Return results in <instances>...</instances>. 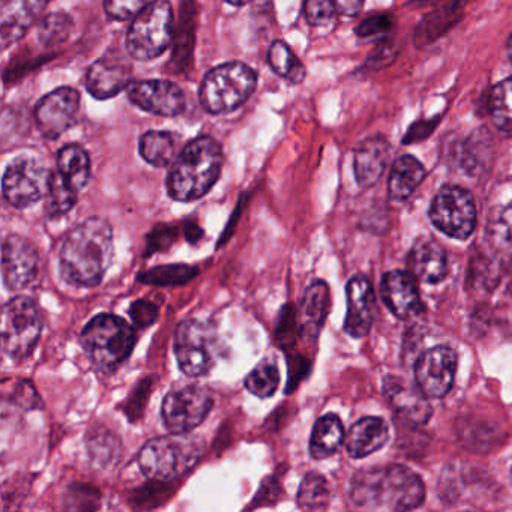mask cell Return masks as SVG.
<instances>
[{"instance_id": "12", "label": "cell", "mask_w": 512, "mask_h": 512, "mask_svg": "<svg viewBox=\"0 0 512 512\" xmlns=\"http://www.w3.org/2000/svg\"><path fill=\"white\" fill-rule=\"evenodd\" d=\"M212 407L211 392L200 386H185L166 395L161 418L170 433H190L205 421Z\"/></svg>"}, {"instance_id": "33", "label": "cell", "mask_w": 512, "mask_h": 512, "mask_svg": "<svg viewBox=\"0 0 512 512\" xmlns=\"http://www.w3.org/2000/svg\"><path fill=\"white\" fill-rule=\"evenodd\" d=\"M329 500H331V488L328 481L320 473H307L298 491L299 508L320 511L329 505Z\"/></svg>"}, {"instance_id": "8", "label": "cell", "mask_w": 512, "mask_h": 512, "mask_svg": "<svg viewBox=\"0 0 512 512\" xmlns=\"http://www.w3.org/2000/svg\"><path fill=\"white\" fill-rule=\"evenodd\" d=\"M41 322L37 305L28 296H17L2 310V346L13 359H25L40 340Z\"/></svg>"}, {"instance_id": "4", "label": "cell", "mask_w": 512, "mask_h": 512, "mask_svg": "<svg viewBox=\"0 0 512 512\" xmlns=\"http://www.w3.org/2000/svg\"><path fill=\"white\" fill-rule=\"evenodd\" d=\"M80 343L94 367L112 371L133 352L136 331L122 317L98 314L83 328Z\"/></svg>"}, {"instance_id": "10", "label": "cell", "mask_w": 512, "mask_h": 512, "mask_svg": "<svg viewBox=\"0 0 512 512\" xmlns=\"http://www.w3.org/2000/svg\"><path fill=\"white\" fill-rule=\"evenodd\" d=\"M50 179L52 170L40 158L28 155L16 158L4 173L2 190L5 200L14 208H29L47 196Z\"/></svg>"}, {"instance_id": "34", "label": "cell", "mask_w": 512, "mask_h": 512, "mask_svg": "<svg viewBox=\"0 0 512 512\" xmlns=\"http://www.w3.org/2000/svg\"><path fill=\"white\" fill-rule=\"evenodd\" d=\"M280 385V371L271 361H263L248 374L245 388L259 398H269L277 392Z\"/></svg>"}, {"instance_id": "37", "label": "cell", "mask_w": 512, "mask_h": 512, "mask_svg": "<svg viewBox=\"0 0 512 512\" xmlns=\"http://www.w3.org/2000/svg\"><path fill=\"white\" fill-rule=\"evenodd\" d=\"M157 0H104L107 16L115 22L136 19L142 11L151 7Z\"/></svg>"}, {"instance_id": "40", "label": "cell", "mask_w": 512, "mask_h": 512, "mask_svg": "<svg viewBox=\"0 0 512 512\" xmlns=\"http://www.w3.org/2000/svg\"><path fill=\"white\" fill-rule=\"evenodd\" d=\"M131 319L140 328H148L157 320L158 307L149 301L134 302L130 310Z\"/></svg>"}, {"instance_id": "3", "label": "cell", "mask_w": 512, "mask_h": 512, "mask_svg": "<svg viewBox=\"0 0 512 512\" xmlns=\"http://www.w3.org/2000/svg\"><path fill=\"white\" fill-rule=\"evenodd\" d=\"M220 143L211 136H200L184 146L167 176V193L176 202H196L217 184L223 170Z\"/></svg>"}, {"instance_id": "1", "label": "cell", "mask_w": 512, "mask_h": 512, "mask_svg": "<svg viewBox=\"0 0 512 512\" xmlns=\"http://www.w3.org/2000/svg\"><path fill=\"white\" fill-rule=\"evenodd\" d=\"M113 257V230L109 221L91 217L74 227L59 253L61 275L68 284L95 287L103 281Z\"/></svg>"}, {"instance_id": "32", "label": "cell", "mask_w": 512, "mask_h": 512, "mask_svg": "<svg viewBox=\"0 0 512 512\" xmlns=\"http://www.w3.org/2000/svg\"><path fill=\"white\" fill-rule=\"evenodd\" d=\"M79 191L71 187L58 170L52 172L49 191L46 196V211L50 218L64 217L76 206Z\"/></svg>"}, {"instance_id": "2", "label": "cell", "mask_w": 512, "mask_h": 512, "mask_svg": "<svg viewBox=\"0 0 512 512\" xmlns=\"http://www.w3.org/2000/svg\"><path fill=\"white\" fill-rule=\"evenodd\" d=\"M350 496L361 508L412 511L424 503L425 487L415 472L391 464L356 473Z\"/></svg>"}, {"instance_id": "13", "label": "cell", "mask_w": 512, "mask_h": 512, "mask_svg": "<svg viewBox=\"0 0 512 512\" xmlns=\"http://www.w3.org/2000/svg\"><path fill=\"white\" fill-rule=\"evenodd\" d=\"M80 112V94L70 86L55 89L35 107V122L44 139L56 140L67 133Z\"/></svg>"}, {"instance_id": "30", "label": "cell", "mask_w": 512, "mask_h": 512, "mask_svg": "<svg viewBox=\"0 0 512 512\" xmlns=\"http://www.w3.org/2000/svg\"><path fill=\"white\" fill-rule=\"evenodd\" d=\"M268 64L275 74L293 85H299L307 77L304 64L284 41H274L268 50Z\"/></svg>"}, {"instance_id": "41", "label": "cell", "mask_w": 512, "mask_h": 512, "mask_svg": "<svg viewBox=\"0 0 512 512\" xmlns=\"http://www.w3.org/2000/svg\"><path fill=\"white\" fill-rule=\"evenodd\" d=\"M392 28V20L389 16H373L365 19L359 25L356 34L362 38L376 37V35L386 34Z\"/></svg>"}, {"instance_id": "15", "label": "cell", "mask_w": 512, "mask_h": 512, "mask_svg": "<svg viewBox=\"0 0 512 512\" xmlns=\"http://www.w3.org/2000/svg\"><path fill=\"white\" fill-rule=\"evenodd\" d=\"M127 94L134 106L164 118L181 115L187 104L184 91L169 80H139L128 86Z\"/></svg>"}, {"instance_id": "23", "label": "cell", "mask_w": 512, "mask_h": 512, "mask_svg": "<svg viewBox=\"0 0 512 512\" xmlns=\"http://www.w3.org/2000/svg\"><path fill=\"white\" fill-rule=\"evenodd\" d=\"M385 395L391 406L404 418L415 424H424L431 415V407L425 401L421 389L412 388L398 377H386Z\"/></svg>"}, {"instance_id": "29", "label": "cell", "mask_w": 512, "mask_h": 512, "mask_svg": "<svg viewBox=\"0 0 512 512\" xmlns=\"http://www.w3.org/2000/svg\"><path fill=\"white\" fill-rule=\"evenodd\" d=\"M58 172L62 178L76 188L83 190L91 179V158L79 145H67L58 154Z\"/></svg>"}, {"instance_id": "42", "label": "cell", "mask_w": 512, "mask_h": 512, "mask_svg": "<svg viewBox=\"0 0 512 512\" xmlns=\"http://www.w3.org/2000/svg\"><path fill=\"white\" fill-rule=\"evenodd\" d=\"M337 13L344 17H356L361 13L364 0H334Z\"/></svg>"}, {"instance_id": "27", "label": "cell", "mask_w": 512, "mask_h": 512, "mask_svg": "<svg viewBox=\"0 0 512 512\" xmlns=\"http://www.w3.org/2000/svg\"><path fill=\"white\" fill-rule=\"evenodd\" d=\"M139 152L146 163L154 167H169L181 154L179 139L169 131H149L143 134L139 143Z\"/></svg>"}, {"instance_id": "18", "label": "cell", "mask_w": 512, "mask_h": 512, "mask_svg": "<svg viewBox=\"0 0 512 512\" xmlns=\"http://www.w3.org/2000/svg\"><path fill=\"white\" fill-rule=\"evenodd\" d=\"M50 0H2L0 41L2 49L19 43L49 7Z\"/></svg>"}, {"instance_id": "43", "label": "cell", "mask_w": 512, "mask_h": 512, "mask_svg": "<svg viewBox=\"0 0 512 512\" xmlns=\"http://www.w3.org/2000/svg\"><path fill=\"white\" fill-rule=\"evenodd\" d=\"M224 2L232 7H244V5L250 4L251 0H224Z\"/></svg>"}, {"instance_id": "17", "label": "cell", "mask_w": 512, "mask_h": 512, "mask_svg": "<svg viewBox=\"0 0 512 512\" xmlns=\"http://www.w3.org/2000/svg\"><path fill=\"white\" fill-rule=\"evenodd\" d=\"M38 275V253L34 245L22 236L10 235L2 247V278L7 289L23 290L34 283Z\"/></svg>"}, {"instance_id": "28", "label": "cell", "mask_w": 512, "mask_h": 512, "mask_svg": "<svg viewBox=\"0 0 512 512\" xmlns=\"http://www.w3.org/2000/svg\"><path fill=\"white\" fill-rule=\"evenodd\" d=\"M344 442V427L341 419L334 413L317 419L310 439V454L316 460L331 457Z\"/></svg>"}, {"instance_id": "26", "label": "cell", "mask_w": 512, "mask_h": 512, "mask_svg": "<svg viewBox=\"0 0 512 512\" xmlns=\"http://www.w3.org/2000/svg\"><path fill=\"white\" fill-rule=\"evenodd\" d=\"M424 166L421 161L412 155H403L392 164L391 176H389V197L394 202H404L412 196L413 191L422 184L425 179Z\"/></svg>"}, {"instance_id": "22", "label": "cell", "mask_w": 512, "mask_h": 512, "mask_svg": "<svg viewBox=\"0 0 512 512\" xmlns=\"http://www.w3.org/2000/svg\"><path fill=\"white\" fill-rule=\"evenodd\" d=\"M410 274L427 284H439L448 275L445 250L433 239H419L409 256Z\"/></svg>"}, {"instance_id": "36", "label": "cell", "mask_w": 512, "mask_h": 512, "mask_svg": "<svg viewBox=\"0 0 512 512\" xmlns=\"http://www.w3.org/2000/svg\"><path fill=\"white\" fill-rule=\"evenodd\" d=\"M199 269L191 268L187 265L160 266V268L151 269L143 272L139 280L151 286H178L185 284L196 277Z\"/></svg>"}, {"instance_id": "31", "label": "cell", "mask_w": 512, "mask_h": 512, "mask_svg": "<svg viewBox=\"0 0 512 512\" xmlns=\"http://www.w3.org/2000/svg\"><path fill=\"white\" fill-rule=\"evenodd\" d=\"M488 112L494 127L506 136H512V79L494 86L488 100Z\"/></svg>"}, {"instance_id": "16", "label": "cell", "mask_w": 512, "mask_h": 512, "mask_svg": "<svg viewBox=\"0 0 512 512\" xmlns=\"http://www.w3.org/2000/svg\"><path fill=\"white\" fill-rule=\"evenodd\" d=\"M133 83V65L119 55L106 53L95 61L86 73L85 85L89 94L97 100H109L121 94Z\"/></svg>"}, {"instance_id": "21", "label": "cell", "mask_w": 512, "mask_h": 512, "mask_svg": "<svg viewBox=\"0 0 512 512\" xmlns=\"http://www.w3.org/2000/svg\"><path fill=\"white\" fill-rule=\"evenodd\" d=\"M389 143L385 137L374 136L364 140L355 151L353 169L362 188H370L382 178L389 161Z\"/></svg>"}, {"instance_id": "14", "label": "cell", "mask_w": 512, "mask_h": 512, "mask_svg": "<svg viewBox=\"0 0 512 512\" xmlns=\"http://www.w3.org/2000/svg\"><path fill=\"white\" fill-rule=\"evenodd\" d=\"M457 371V355L451 347L437 346L419 356L416 386L427 398H442L451 391Z\"/></svg>"}, {"instance_id": "39", "label": "cell", "mask_w": 512, "mask_h": 512, "mask_svg": "<svg viewBox=\"0 0 512 512\" xmlns=\"http://www.w3.org/2000/svg\"><path fill=\"white\" fill-rule=\"evenodd\" d=\"M70 29L71 20L67 16L56 13L44 20L43 25H41V38L49 41V43H52L53 40L61 41V37H67Z\"/></svg>"}, {"instance_id": "20", "label": "cell", "mask_w": 512, "mask_h": 512, "mask_svg": "<svg viewBox=\"0 0 512 512\" xmlns=\"http://www.w3.org/2000/svg\"><path fill=\"white\" fill-rule=\"evenodd\" d=\"M380 292L386 307L400 320L412 319L422 311L416 278L410 272H388L383 277Z\"/></svg>"}, {"instance_id": "11", "label": "cell", "mask_w": 512, "mask_h": 512, "mask_svg": "<svg viewBox=\"0 0 512 512\" xmlns=\"http://www.w3.org/2000/svg\"><path fill=\"white\" fill-rule=\"evenodd\" d=\"M430 220L446 236L469 238L476 226V206L472 194L464 188L446 185L431 203Z\"/></svg>"}, {"instance_id": "5", "label": "cell", "mask_w": 512, "mask_h": 512, "mask_svg": "<svg viewBox=\"0 0 512 512\" xmlns=\"http://www.w3.org/2000/svg\"><path fill=\"white\" fill-rule=\"evenodd\" d=\"M205 445L187 433L149 440L139 452L140 470L154 481H172L196 466Z\"/></svg>"}, {"instance_id": "35", "label": "cell", "mask_w": 512, "mask_h": 512, "mask_svg": "<svg viewBox=\"0 0 512 512\" xmlns=\"http://www.w3.org/2000/svg\"><path fill=\"white\" fill-rule=\"evenodd\" d=\"M89 454L97 466L109 467L121 457V443L118 437L107 430H95L88 439Z\"/></svg>"}, {"instance_id": "9", "label": "cell", "mask_w": 512, "mask_h": 512, "mask_svg": "<svg viewBox=\"0 0 512 512\" xmlns=\"http://www.w3.org/2000/svg\"><path fill=\"white\" fill-rule=\"evenodd\" d=\"M176 361L182 373L188 377L208 374L217 362V335L211 326L199 320H185L179 323L175 332Z\"/></svg>"}, {"instance_id": "38", "label": "cell", "mask_w": 512, "mask_h": 512, "mask_svg": "<svg viewBox=\"0 0 512 512\" xmlns=\"http://www.w3.org/2000/svg\"><path fill=\"white\" fill-rule=\"evenodd\" d=\"M335 14L334 0H304V17L313 28H328L334 23Z\"/></svg>"}, {"instance_id": "19", "label": "cell", "mask_w": 512, "mask_h": 512, "mask_svg": "<svg viewBox=\"0 0 512 512\" xmlns=\"http://www.w3.org/2000/svg\"><path fill=\"white\" fill-rule=\"evenodd\" d=\"M376 317V295L367 278L356 275L347 284V316L344 331L353 338L370 332Z\"/></svg>"}, {"instance_id": "6", "label": "cell", "mask_w": 512, "mask_h": 512, "mask_svg": "<svg viewBox=\"0 0 512 512\" xmlns=\"http://www.w3.org/2000/svg\"><path fill=\"white\" fill-rule=\"evenodd\" d=\"M257 73L244 62H227L206 74L200 86V103L211 115L239 109L256 91Z\"/></svg>"}, {"instance_id": "7", "label": "cell", "mask_w": 512, "mask_h": 512, "mask_svg": "<svg viewBox=\"0 0 512 512\" xmlns=\"http://www.w3.org/2000/svg\"><path fill=\"white\" fill-rule=\"evenodd\" d=\"M173 8L157 0L133 19L127 34L128 55L137 61H154L169 50L173 41Z\"/></svg>"}, {"instance_id": "44", "label": "cell", "mask_w": 512, "mask_h": 512, "mask_svg": "<svg viewBox=\"0 0 512 512\" xmlns=\"http://www.w3.org/2000/svg\"><path fill=\"white\" fill-rule=\"evenodd\" d=\"M506 52H508L509 62L512 65V34L509 35L508 43H506Z\"/></svg>"}, {"instance_id": "25", "label": "cell", "mask_w": 512, "mask_h": 512, "mask_svg": "<svg viewBox=\"0 0 512 512\" xmlns=\"http://www.w3.org/2000/svg\"><path fill=\"white\" fill-rule=\"evenodd\" d=\"M329 311V289L325 281H314L301 302L299 320H301L302 337L316 340L325 323Z\"/></svg>"}, {"instance_id": "24", "label": "cell", "mask_w": 512, "mask_h": 512, "mask_svg": "<svg viewBox=\"0 0 512 512\" xmlns=\"http://www.w3.org/2000/svg\"><path fill=\"white\" fill-rule=\"evenodd\" d=\"M389 433L383 419L367 416L352 425L346 439V448L352 458H364L379 451Z\"/></svg>"}]
</instances>
